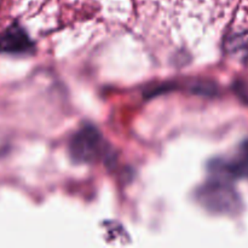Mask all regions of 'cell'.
<instances>
[{
  "label": "cell",
  "instance_id": "6da1fadb",
  "mask_svg": "<svg viewBox=\"0 0 248 248\" xmlns=\"http://www.w3.org/2000/svg\"><path fill=\"white\" fill-rule=\"evenodd\" d=\"M200 200L211 211L232 215L241 210L242 203L239 194L224 179L216 178L200 190Z\"/></svg>",
  "mask_w": 248,
  "mask_h": 248
},
{
  "label": "cell",
  "instance_id": "3957f363",
  "mask_svg": "<svg viewBox=\"0 0 248 248\" xmlns=\"http://www.w3.org/2000/svg\"><path fill=\"white\" fill-rule=\"evenodd\" d=\"M213 172L217 174V178L224 181L248 178V140L240 145L234 156L229 160L215 162Z\"/></svg>",
  "mask_w": 248,
  "mask_h": 248
},
{
  "label": "cell",
  "instance_id": "5b68a950",
  "mask_svg": "<svg viewBox=\"0 0 248 248\" xmlns=\"http://www.w3.org/2000/svg\"><path fill=\"white\" fill-rule=\"evenodd\" d=\"M225 47L228 52L235 58L246 61L248 58V31H240L230 35L225 44Z\"/></svg>",
  "mask_w": 248,
  "mask_h": 248
},
{
  "label": "cell",
  "instance_id": "277c9868",
  "mask_svg": "<svg viewBox=\"0 0 248 248\" xmlns=\"http://www.w3.org/2000/svg\"><path fill=\"white\" fill-rule=\"evenodd\" d=\"M34 48L33 41L19 26H11L0 36V51L9 55H26Z\"/></svg>",
  "mask_w": 248,
  "mask_h": 248
},
{
  "label": "cell",
  "instance_id": "7a4b0ae2",
  "mask_svg": "<svg viewBox=\"0 0 248 248\" xmlns=\"http://www.w3.org/2000/svg\"><path fill=\"white\" fill-rule=\"evenodd\" d=\"M103 137L91 126L77 132L70 142V155L77 162H93L103 154Z\"/></svg>",
  "mask_w": 248,
  "mask_h": 248
}]
</instances>
